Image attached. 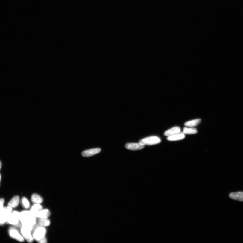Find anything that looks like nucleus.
<instances>
[{
  "mask_svg": "<svg viewBox=\"0 0 243 243\" xmlns=\"http://www.w3.org/2000/svg\"><path fill=\"white\" fill-rule=\"evenodd\" d=\"M36 216L30 211H23L20 213V221L22 226L25 227L31 231L37 224Z\"/></svg>",
  "mask_w": 243,
  "mask_h": 243,
  "instance_id": "f257e3e1",
  "label": "nucleus"
},
{
  "mask_svg": "<svg viewBox=\"0 0 243 243\" xmlns=\"http://www.w3.org/2000/svg\"><path fill=\"white\" fill-rule=\"evenodd\" d=\"M46 230L44 227L39 226L33 232V236L34 240L38 242L45 237Z\"/></svg>",
  "mask_w": 243,
  "mask_h": 243,
  "instance_id": "f03ea898",
  "label": "nucleus"
},
{
  "mask_svg": "<svg viewBox=\"0 0 243 243\" xmlns=\"http://www.w3.org/2000/svg\"><path fill=\"white\" fill-rule=\"evenodd\" d=\"M12 208L9 206L4 207L0 211V225H2L7 222L8 218L12 212Z\"/></svg>",
  "mask_w": 243,
  "mask_h": 243,
  "instance_id": "7ed1b4c3",
  "label": "nucleus"
},
{
  "mask_svg": "<svg viewBox=\"0 0 243 243\" xmlns=\"http://www.w3.org/2000/svg\"><path fill=\"white\" fill-rule=\"evenodd\" d=\"M20 219V212L16 211H12L7 219V222L12 225H18L19 226Z\"/></svg>",
  "mask_w": 243,
  "mask_h": 243,
  "instance_id": "20e7f679",
  "label": "nucleus"
},
{
  "mask_svg": "<svg viewBox=\"0 0 243 243\" xmlns=\"http://www.w3.org/2000/svg\"><path fill=\"white\" fill-rule=\"evenodd\" d=\"M161 142V139L158 137L152 136L142 139L139 142L144 145H152L159 144Z\"/></svg>",
  "mask_w": 243,
  "mask_h": 243,
  "instance_id": "39448f33",
  "label": "nucleus"
},
{
  "mask_svg": "<svg viewBox=\"0 0 243 243\" xmlns=\"http://www.w3.org/2000/svg\"><path fill=\"white\" fill-rule=\"evenodd\" d=\"M9 233L10 236L20 242L24 241V239L18 230L14 227H10L9 230Z\"/></svg>",
  "mask_w": 243,
  "mask_h": 243,
  "instance_id": "423d86ee",
  "label": "nucleus"
},
{
  "mask_svg": "<svg viewBox=\"0 0 243 243\" xmlns=\"http://www.w3.org/2000/svg\"><path fill=\"white\" fill-rule=\"evenodd\" d=\"M21 233L27 242L29 243L32 242L34 240L31 231L29 229L22 226L21 227Z\"/></svg>",
  "mask_w": 243,
  "mask_h": 243,
  "instance_id": "0eeeda50",
  "label": "nucleus"
},
{
  "mask_svg": "<svg viewBox=\"0 0 243 243\" xmlns=\"http://www.w3.org/2000/svg\"><path fill=\"white\" fill-rule=\"evenodd\" d=\"M101 151V149L97 148L84 151L81 154L84 157H89L99 154Z\"/></svg>",
  "mask_w": 243,
  "mask_h": 243,
  "instance_id": "6e6552de",
  "label": "nucleus"
},
{
  "mask_svg": "<svg viewBox=\"0 0 243 243\" xmlns=\"http://www.w3.org/2000/svg\"><path fill=\"white\" fill-rule=\"evenodd\" d=\"M37 218H48L51 215V212L47 209H42L36 213L35 215Z\"/></svg>",
  "mask_w": 243,
  "mask_h": 243,
  "instance_id": "1a4fd4ad",
  "label": "nucleus"
},
{
  "mask_svg": "<svg viewBox=\"0 0 243 243\" xmlns=\"http://www.w3.org/2000/svg\"><path fill=\"white\" fill-rule=\"evenodd\" d=\"M145 145L141 143H128L125 145L127 149L131 150H138L143 149Z\"/></svg>",
  "mask_w": 243,
  "mask_h": 243,
  "instance_id": "9d476101",
  "label": "nucleus"
},
{
  "mask_svg": "<svg viewBox=\"0 0 243 243\" xmlns=\"http://www.w3.org/2000/svg\"><path fill=\"white\" fill-rule=\"evenodd\" d=\"M230 198L240 202H243V192H232L229 195Z\"/></svg>",
  "mask_w": 243,
  "mask_h": 243,
  "instance_id": "9b49d317",
  "label": "nucleus"
},
{
  "mask_svg": "<svg viewBox=\"0 0 243 243\" xmlns=\"http://www.w3.org/2000/svg\"><path fill=\"white\" fill-rule=\"evenodd\" d=\"M185 135L183 133H179L173 135L168 136L167 139L169 141H177L181 140L184 139Z\"/></svg>",
  "mask_w": 243,
  "mask_h": 243,
  "instance_id": "f8f14e48",
  "label": "nucleus"
},
{
  "mask_svg": "<svg viewBox=\"0 0 243 243\" xmlns=\"http://www.w3.org/2000/svg\"><path fill=\"white\" fill-rule=\"evenodd\" d=\"M180 131L181 129L179 127H174L165 132L164 134L165 136H168L180 133Z\"/></svg>",
  "mask_w": 243,
  "mask_h": 243,
  "instance_id": "ddd939ff",
  "label": "nucleus"
},
{
  "mask_svg": "<svg viewBox=\"0 0 243 243\" xmlns=\"http://www.w3.org/2000/svg\"><path fill=\"white\" fill-rule=\"evenodd\" d=\"M201 120L200 119L192 120L187 122L185 123L184 126L187 127H194L199 125L201 122Z\"/></svg>",
  "mask_w": 243,
  "mask_h": 243,
  "instance_id": "4468645a",
  "label": "nucleus"
},
{
  "mask_svg": "<svg viewBox=\"0 0 243 243\" xmlns=\"http://www.w3.org/2000/svg\"><path fill=\"white\" fill-rule=\"evenodd\" d=\"M20 199L19 196H16L10 201L8 203L9 206L12 208L16 207L19 205Z\"/></svg>",
  "mask_w": 243,
  "mask_h": 243,
  "instance_id": "2eb2a0df",
  "label": "nucleus"
},
{
  "mask_svg": "<svg viewBox=\"0 0 243 243\" xmlns=\"http://www.w3.org/2000/svg\"><path fill=\"white\" fill-rule=\"evenodd\" d=\"M31 201L35 204H41L43 201V199L38 194H34L31 196Z\"/></svg>",
  "mask_w": 243,
  "mask_h": 243,
  "instance_id": "dca6fc26",
  "label": "nucleus"
},
{
  "mask_svg": "<svg viewBox=\"0 0 243 243\" xmlns=\"http://www.w3.org/2000/svg\"><path fill=\"white\" fill-rule=\"evenodd\" d=\"M38 224L40 226L45 227L49 226L51 221L48 218H39Z\"/></svg>",
  "mask_w": 243,
  "mask_h": 243,
  "instance_id": "f3484780",
  "label": "nucleus"
},
{
  "mask_svg": "<svg viewBox=\"0 0 243 243\" xmlns=\"http://www.w3.org/2000/svg\"><path fill=\"white\" fill-rule=\"evenodd\" d=\"M42 209H43V207L40 204L35 203L31 207L30 211L34 215L36 213Z\"/></svg>",
  "mask_w": 243,
  "mask_h": 243,
  "instance_id": "a211bd4d",
  "label": "nucleus"
},
{
  "mask_svg": "<svg viewBox=\"0 0 243 243\" xmlns=\"http://www.w3.org/2000/svg\"><path fill=\"white\" fill-rule=\"evenodd\" d=\"M197 129L194 128L184 127L183 129V133L185 134H193L197 133Z\"/></svg>",
  "mask_w": 243,
  "mask_h": 243,
  "instance_id": "6ab92c4d",
  "label": "nucleus"
},
{
  "mask_svg": "<svg viewBox=\"0 0 243 243\" xmlns=\"http://www.w3.org/2000/svg\"><path fill=\"white\" fill-rule=\"evenodd\" d=\"M21 203H22V204L23 207L28 209L30 207V203L28 200L25 197L22 198Z\"/></svg>",
  "mask_w": 243,
  "mask_h": 243,
  "instance_id": "aec40b11",
  "label": "nucleus"
},
{
  "mask_svg": "<svg viewBox=\"0 0 243 243\" xmlns=\"http://www.w3.org/2000/svg\"><path fill=\"white\" fill-rule=\"evenodd\" d=\"M4 200L3 199H0V211L4 208Z\"/></svg>",
  "mask_w": 243,
  "mask_h": 243,
  "instance_id": "412c9836",
  "label": "nucleus"
},
{
  "mask_svg": "<svg viewBox=\"0 0 243 243\" xmlns=\"http://www.w3.org/2000/svg\"><path fill=\"white\" fill-rule=\"evenodd\" d=\"M38 242L40 243H46L47 242V240L46 237H45L44 238L40 240H39Z\"/></svg>",
  "mask_w": 243,
  "mask_h": 243,
  "instance_id": "4be33fe9",
  "label": "nucleus"
},
{
  "mask_svg": "<svg viewBox=\"0 0 243 243\" xmlns=\"http://www.w3.org/2000/svg\"><path fill=\"white\" fill-rule=\"evenodd\" d=\"M1 161H0V169H1Z\"/></svg>",
  "mask_w": 243,
  "mask_h": 243,
  "instance_id": "5701e85b",
  "label": "nucleus"
},
{
  "mask_svg": "<svg viewBox=\"0 0 243 243\" xmlns=\"http://www.w3.org/2000/svg\"><path fill=\"white\" fill-rule=\"evenodd\" d=\"M1 175H0V182H1Z\"/></svg>",
  "mask_w": 243,
  "mask_h": 243,
  "instance_id": "b1692460",
  "label": "nucleus"
}]
</instances>
